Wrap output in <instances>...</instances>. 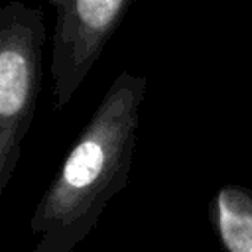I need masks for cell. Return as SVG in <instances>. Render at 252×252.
Masks as SVG:
<instances>
[{"instance_id":"277c9868","label":"cell","mask_w":252,"mask_h":252,"mask_svg":"<svg viewBox=\"0 0 252 252\" xmlns=\"http://www.w3.org/2000/svg\"><path fill=\"white\" fill-rule=\"evenodd\" d=\"M209 222L222 252H252V191L220 185L209 201Z\"/></svg>"},{"instance_id":"5b68a950","label":"cell","mask_w":252,"mask_h":252,"mask_svg":"<svg viewBox=\"0 0 252 252\" xmlns=\"http://www.w3.org/2000/svg\"><path fill=\"white\" fill-rule=\"evenodd\" d=\"M30 252H73V250H69V248H65V246H61V244H57V242H53V240L39 238L37 244H35Z\"/></svg>"},{"instance_id":"6da1fadb","label":"cell","mask_w":252,"mask_h":252,"mask_svg":"<svg viewBox=\"0 0 252 252\" xmlns=\"http://www.w3.org/2000/svg\"><path fill=\"white\" fill-rule=\"evenodd\" d=\"M148 79L122 71L102 94L41 195L30 228L75 250L130 179Z\"/></svg>"},{"instance_id":"7a4b0ae2","label":"cell","mask_w":252,"mask_h":252,"mask_svg":"<svg viewBox=\"0 0 252 252\" xmlns=\"http://www.w3.org/2000/svg\"><path fill=\"white\" fill-rule=\"evenodd\" d=\"M45 41L41 8L22 0H8L0 8V195L16 173L33 124Z\"/></svg>"},{"instance_id":"3957f363","label":"cell","mask_w":252,"mask_h":252,"mask_svg":"<svg viewBox=\"0 0 252 252\" xmlns=\"http://www.w3.org/2000/svg\"><path fill=\"white\" fill-rule=\"evenodd\" d=\"M55 8L51 33V98L63 110L136 0H47Z\"/></svg>"}]
</instances>
